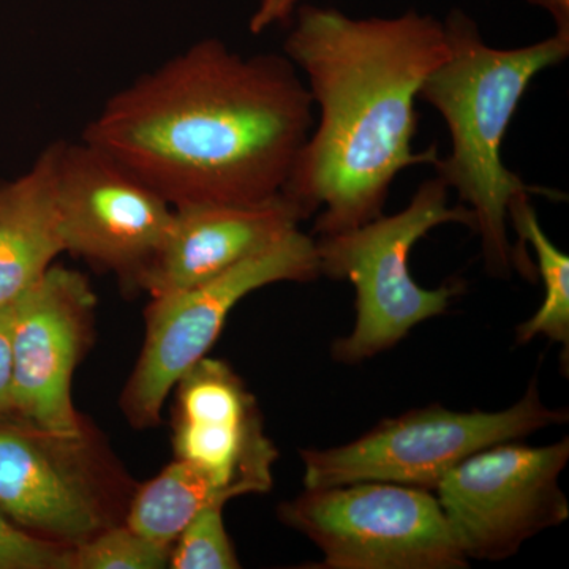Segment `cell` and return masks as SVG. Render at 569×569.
Instances as JSON below:
<instances>
[{"mask_svg":"<svg viewBox=\"0 0 569 569\" xmlns=\"http://www.w3.org/2000/svg\"><path fill=\"white\" fill-rule=\"evenodd\" d=\"M313 108L287 56L246 58L208 39L110 97L82 140L173 208L253 203L283 192Z\"/></svg>","mask_w":569,"mask_h":569,"instance_id":"obj_1","label":"cell"},{"mask_svg":"<svg viewBox=\"0 0 569 569\" xmlns=\"http://www.w3.org/2000/svg\"><path fill=\"white\" fill-rule=\"evenodd\" d=\"M449 52L443 22L408 11L356 18L302 6L283 54L306 74L318 122L283 193L318 213L313 233L351 230L383 213L392 182L438 148L413 149L418 93Z\"/></svg>","mask_w":569,"mask_h":569,"instance_id":"obj_2","label":"cell"},{"mask_svg":"<svg viewBox=\"0 0 569 569\" xmlns=\"http://www.w3.org/2000/svg\"><path fill=\"white\" fill-rule=\"evenodd\" d=\"M443 24L448 56L418 93L419 100L440 112L451 138V152L445 159L438 157L433 167L473 213L486 271L500 279L515 271L533 279L537 268L509 242V203L520 193L552 200L563 194L529 186L508 170L501 146L531 81L568 58L569 37L556 32L529 47L500 50L485 43L463 11H452Z\"/></svg>","mask_w":569,"mask_h":569,"instance_id":"obj_3","label":"cell"},{"mask_svg":"<svg viewBox=\"0 0 569 569\" xmlns=\"http://www.w3.org/2000/svg\"><path fill=\"white\" fill-rule=\"evenodd\" d=\"M443 179L421 182L402 211L316 239L320 276L348 280L356 290V323L350 336L336 340L332 358L358 365L399 343L419 323L447 312L462 283L427 290L415 282L410 254L419 239L440 224L473 230L466 204L449 206Z\"/></svg>","mask_w":569,"mask_h":569,"instance_id":"obj_4","label":"cell"},{"mask_svg":"<svg viewBox=\"0 0 569 569\" xmlns=\"http://www.w3.org/2000/svg\"><path fill=\"white\" fill-rule=\"evenodd\" d=\"M567 408H549L535 378L515 406L501 411H456L437 406L385 419L342 447L302 449L306 489L383 481L436 490L468 456L568 421Z\"/></svg>","mask_w":569,"mask_h":569,"instance_id":"obj_5","label":"cell"},{"mask_svg":"<svg viewBox=\"0 0 569 569\" xmlns=\"http://www.w3.org/2000/svg\"><path fill=\"white\" fill-rule=\"evenodd\" d=\"M325 569H460L468 560L430 490L365 481L306 489L279 508Z\"/></svg>","mask_w":569,"mask_h":569,"instance_id":"obj_6","label":"cell"},{"mask_svg":"<svg viewBox=\"0 0 569 569\" xmlns=\"http://www.w3.org/2000/svg\"><path fill=\"white\" fill-rule=\"evenodd\" d=\"M318 277L316 238L296 230L222 274L152 298L140 359L122 396L130 425H159L171 389L190 367L206 358L231 310L247 295L268 284L313 282Z\"/></svg>","mask_w":569,"mask_h":569,"instance_id":"obj_7","label":"cell"},{"mask_svg":"<svg viewBox=\"0 0 569 569\" xmlns=\"http://www.w3.org/2000/svg\"><path fill=\"white\" fill-rule=\"evenodd\" d=\"M569 438L548 447L505 441L468 456L437 486V500L467 559L500 561L569 518L560 475Z\"/></svg>","mask_w":569,"mask_h":569,"instance_id":"obj_8","label":"cell"},{"mask_svg":"<svg viewBox=\"0 0 569 569\" xmlns=\"http://www.w3.org/2000/svg\"><path fill=\"white\" fill-rule=\"evenodd\" d=\"M56 194L63 252L138 284L162 249L173 206L84 140L59 144Z\"/></svg>","mask_w":569,"mask_h":569,"instance_id":"obj_9","label":"cell"},{"mask_svg":"<svg viewBox=\"0 0 569 569\" xmlns=\"http://www.w3.org/2000/svg\"><path fill=\"white\" fill-rule=\"evenodd\" d=\"M13 305L14 413L43 432L84 436L71 378L91 331V284L80 272L51 266Z\"/></svg>","mask_w":569,"mask_h":569,"instance_id":"obj_10","label":"cell"},{"mask_svg":"<svg viewBox=\"0 0 569 569\" xmlns=\"http://www.w3.org/2000/svg\"><path fill=\"white\" fill-rule=\"evenodd\" d=\"M84 437L0 427V512L22 530L67 546L110 527Z\"/></svg>","mask_w":569,"mask_h":569,"instance_id":"obj_11","label":"cell"},{"mask_svg":"<svg viewBox=\"0 0 569 569\" xmlns=\"http://www.w3.org/2000/svg\"><path fill=\"white\" fill-rule=\"evenodd\" d=\"M174 388L176 459L204 468L239 497L271 490L279 455L264 436L254 397L233 369L203 358Z\"/></svg>","mask_w":569,"mask_h":569,"instance_id":"obj_12","label":"cell"},{"mask_svg":"<svg viewBox=\"0 0 569 569\" xmlns=\"http://www.w3.org/2000/svg\"><path fill=\"white\" fill-rule=\"evenodd\" d=\"M310 217L283 192L253 203L176 206L162 249L138 287L159 298L206 282L277 244Z\"/></svg>","mask_w":569,"mask_h":569,"instance_id":"obj_13","label":"cell"},{"mask_svg":"<svg viewBox=\"0 0 569 569\" xmlns=\"http://www.w3.org/2000/svg\"><path fill=\"white\" fill-rule=\"evenodd\" d=\"M52 142L28 173L0 186V305L17 301L63 252Z\"/></svg>","mask_w":569,"mask_h":569,"instance_id":"obj_14","label":"cell"},{"mask_svg":"<svg viewBox=\"0 0 569 569\" xmlns=\"http://www.w3.org/2000/svg\"><path fill=\"white\" fill-rule=\"evenodd\" d=\"M239 497L204 468L176 459L162 473L138 489L127 526L153 542L171 548L183 527L203 509L224 507Z\"/></svg>","mask_w":569,"mask_h":569,"instance_id":"obj_15","label":"cell"},{"mask_svg":"<svg viewBox=\"0 0 569 569\" xmlns=\"http://www.w3.org/2000/svg\"><path fill=\"white\" fill-rule=\"evenodd\" d=\"M531 194L512 198L508 208L520 242L533 247L538 258V274L545 284V301L538 312L516 329L518 346H526L537 337H548L552 342L569 347V258L552 244L539 224Z\"/></svg>","mask_w":569,"mask_h":569,"instance_id":"obj_16","label":"cell"},{"mask_svg":"<svg viewBox=\"0 0 569 569\" xmlns=\"http://www.w3.org/2000/svg\"><path fill=\"white\" fill-rule=\"evenodd\" d=\"M170 548L142 537L129 526L107 527L70 546V569H162Z\"/></svg>","mask_w":569,"mask_h":569,"instance_id":"obj_17","label":"cell"},{"mask_svg":"<svg viewBox=\"0 0 569 569\" xmlns=\"http://www.w3.org/2000/svg\"><path fill=\"white\" fill-rule=\"evenodd\" d=\"M168 567L173 569L241 568L223 522V507L216 505L197 516L174 539Z\"/></svg>","mask_w":569,"mask_h":569,"instance_id":"obj_18","label":"cell"},{"mask_svg":"<svg viewBox=\"0 0 569 569\" xmlns=\"http://www.w3.org/2000/svg\"><path fill=\"white\" fill-rule=\"evenodd\" d=\"M0 569H70V546L22 530L0 512Z\"/></svg>","mask_w":569,"mask_h":569,"instance_id":"obj_19","label":"cell"},{"mask_svg":"<svg viewBox=\"0 0 569 569\" xmlns=\"http://www.w3.org/2000/svg\"><path fill=\"white\" fill-rule=\"evenodd\" d=\"M13 302L0 305V415L13 411Z\"/></svg>","mask_w":569,"mask_h":569,"instance_id":"obj_20","label":"cell"},{"mask_svg":"<svg viewBox=\"0 0 569 569\" xmlns=\"http://www.w3.org/2000/svg\"><path fill=\"white\" fill-rule=\"evenodd\" d=\"M301 0H261L260 7L250 20L249 29L253 36H260L272 26L282 24L293 17Z\"/></svg>","mask_w":569,"mask_h":569,"instance_id":"obj_21","label":"cell"},{"mask_svg":"<svg viewBox=\"0 0 569 569\" xmlns=\"http://www.w3.org/2000/svg\"><path fill=\"white\" fill-rule=\"evenodd\" d=\"M527 2L548 11L556 21L557 33L569 37V0H527Z\"/></svg>","mask_w":569,"mask_h":569,"instance_id":"obj_22","label":"cell"}]
</instances>
